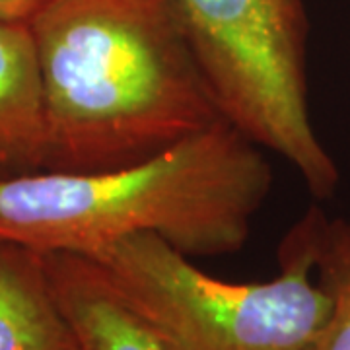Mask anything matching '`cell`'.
I'll return each instance as SVG.
<instances>
[{
	"label": "cell",
	"instance_id": "8",
	"mask_svg": "<svg viewBox=\"0 0 350 350\" xmlns=\"http://www.w3.org/2000/svg\"><path fill=\"white\" fill-rule=\"evenodd\" d=\"M315 278L331 298V315L313 350H350V222L313 206Z\"/></svg>",
	"mask_w": 350,
	"mask_h": 350
},
{
	"label": "cell",
	"instance_id": "4",
	"mask_svg": "<svg viewBox=\"0 0 350 350\" xmlns=\"http://www.w3.org/2000/svg\"><path fill=\"white\" fill-rule=\"evenodd\" d=\"M177 6L222 117L290 163L313 197L329 199L340 174L310 115V22L301 0H177Z\"/></svg>",
	"mask_w": 350,
	"mask_h": 350
},
{
	"label": "cell",
	"instance_id": "6",
	"mask_svg": "<svg viewBox=\"0 0 350 350\" xmlns=\"http://www.w3.org/2000/svg\"><path fill=\"white\" fill-rule=\"evenodd\" d=\"M49 119L29 22L0 18V165L49 167Z\"/></svg>",
	"mask_w": 350,
	"mask_h": 350
},
{
	"label": "cell",
	"instance_id": "7",
	"mask_svg": "<svg viewBox=\"0 0 350 350\" xmlns=\"http://www.w3.org/2000/svg\"><path fill=\"white\" fill-rule=\"evenodd\" d=\"M0 350H76L41 253L0 239Z\"/></svg>",
	"mask_w": 350,
	"mask_h": 350
},
{
	"label": "cell",
	"instance_id": "3",
	"mask_svg": "<svg viewBox=\"0 0 350 350\" xmlns=\"http://www.w3.org/2000/svg\"><path fill=\"white\" fill-rule=\"evenodd\" d=\"M88 259L174 350H313L331 315L329 294L313 280V206L282 239L280 275L269 282L208 276L150 234Z\"/></svg>",
	"mask_w": 350,
	"mask_h": 350
},
{
	"label": "cell",
	"instance_id": "5",
	"mask_svg": "<svg viewBox=\"0 0 350 350\" xmlns=\"http://www.w3.org/2000/svg\"><path fill=\"white\" fill-rule=\"evenodd\" d=\"M41 261L76 350H174L88 257L41 253Z\"/></svg>",
	"mask_w": 350,
	"mask_h": 350
},
{
	"label": "cell",
	"instance_id": "1",
	"mask_svg": "<svg viewBox=\"0 0 350 350\" xmlns=\"http://www.w3.org/2000/svg\"><path fill=\"white\" fill-rule=\"evenodd\" d=\"M29 25L53 172L142 162L224 121L177 0H47Z\"/></svg>",
	"mask_w": 350,
	"mask_h": 350
},
{
	"label": "cell",
	"instance_id": "2",
	"mask_svg": "<svg viewBox=\"0 0 350 350\" xmlns=\"http://www.w3.org/2000/svg\"><path fill=\"white\" fill-rule=\"evenodd\" d=\"M271 181L259 146L224 119L142 162L0 177V239L88 257L150 234L187 257L230 255L250 239Z\"/></svg>",
	"mask_w": 350,
	"mask_h": 350
},
{
	"label": "cell",
	"instance_id": "9",
	"mask_svg": "<svg viewBox=\"0 0 350 350\" xmlns=\"http://www.w3.org/2000/svg\"><path fill=\"white\" fill-rule=\"evenodd\" d=\"M45 2L47 0H0V18L29 22Z\"/></svg>",
	"mask_w": 350,
	"mask_h": 350
}]
</instances>
